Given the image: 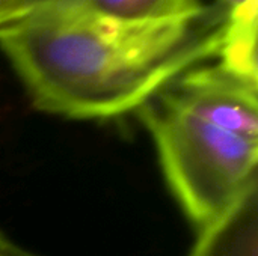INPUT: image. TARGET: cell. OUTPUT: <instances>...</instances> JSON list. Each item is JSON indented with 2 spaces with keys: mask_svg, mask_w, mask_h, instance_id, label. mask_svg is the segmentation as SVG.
<instances>
[{
  "mask_svg": "<svg viewBox=\"0 0 258 256\" xmlns=\"http://www.w3.org/2000/svg\"><path fill=\"white\" fill-rule=\"evenodd\" d=\"M224 24L218 0L157 23H124L47 0L0 29V51L39 112L109 119L138 112L177 77L216 59Z\"/></svg>",
  "mask_w": 258,
  "mask_h": 256,
  "instance_id": "6da1fadb",
  "label": "cell"
},
{
  "mask_svg": "<svg viewBox=\"0 0 258 256\" xmlns=\"http://www.w3.org/2000/svg\"><path fill=\"white\" fill-rule=\"evenodd\" d=\"M138 113L172 196L198 229L258 181V81L203 63Z\"/></svg>",
  "mask_w": 258,
  "mask_h": 256,
  "instance_id": "7a4b0ae2",
  "label": "cell"
},
{
  "mask_svg": "<svg viewBox=\"0 0 258 256\" xmlns=\"http://www.w3.org/2000/svg\"><path fill=\"white\" fill-rule=\"evenodd\" d=\"M189 256H258V181L218 219L200 228Z\"/></svg>",
  "mask_w": 258,
  "mask_h": 256,
  "instance_id": "3957f363",
  "label": "cell"
},
{
  "mask_svg": "<svg viewBox=\"0 0 258 256\" xmlns=\"http://www.w3.org/2000/svg\"><path fill=\"white\" fill-rule=\"evenodd\" d=\"M221 6L225 11V24L216 63L242 78L258 81V0Z\"/></svg>",
  "mask_w": 258,
  "mask_h": 256,
  "instance_id": "277c9868",
  "label": "cell"
},
{
  "mask_svg": "<svg viewBox=\"0 0 258 256\" xmlns=\"http://www.w3.org/2000/svg\"><path fill=\"white\" fill-rule=\"evenodd\" d=\"M88 12L124 23H157L194 15L201 0H65Z\"/></svg>",
  "mask_w": 258,
  "mask_h": 256,
  "instance_id": "5b68a950",
  "label": "cell"
},
{
  "mask_svg": "<svg viewBox=\"0 0 258 256\" xmlns=\"http://www.w3.org/2000/svg\"><path fill=\"white\" fill-rule=\"evenodd\" d=\"M47 0H0V29L21 18Z\"/></svg>",
  "mask_w": 258,
  "mask_h": 256,
  "instance_id": "8992f818",
  "label": "cell"
},
{
  "mask_svg": "<svg viewBox=\"0 0 258 256\" xmlns=\"http://www.w3.org/2000/svg\"><path fill=\"white\" fill-rule=\"evenodd\" d=\"M0 256H44L24 247L11 238L6 232L0 231Z\"/></svg>",
  "mask_w": 258,
  "mask_h": 256,
  "instance_id": "52a82bcc",
  "label": "cell"
}]
</instances>
